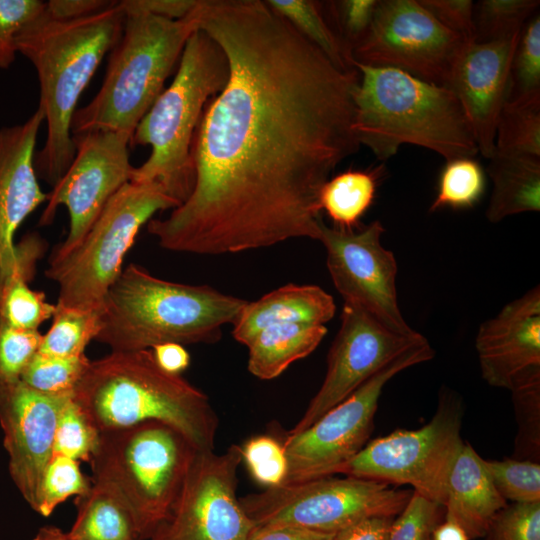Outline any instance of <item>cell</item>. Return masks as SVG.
I'll return each instance as SVG.
<instances>
[{"mask_svg": "<svg viewBox=\"0 0 540 540\" xmlns=\"http://www.w3.org/2000/svg\"><path fill=\"white\" fill-rule=\"evenodd\" d=\"M191 16L229 74L195 133L190 195L148 233L199 255L319 240L321 189L361 146L358 71L337 67L266 1L198 0Z\"/></svg>", "mask_w": 540, "mask_h": 540, "instance_id": "cell-1", "label": "cell"}, {"mask_svg": "<svg viewBox=\"0 0 540 540\" xmlns=\"http://www.w3.org/2000/svg\"><path fill=\"white\" fill-rule=\"evenodd\" d=\"M45 8V7H44ZM125 12L112 7L75 20H55L44 9L16 38L17 51L35 67L46 141L35 153L37 177L52 187L71 165L76 148L71 126L77 102L104 56L118 42Z\"/></svg>", "mask_w": 540, "mask_h": 540, "instance_id": "cell-2", "label": "cell"}, {"mask_svg": "<svg viewBox=\"0 0 540 540\" xmlns=\"http://www.w3.org/2000/svg\"><path fill=\"white\" fill-rule=\"evenodd\" d=\"M247 302L208 285L163 280L129 264L107 291L95 340L113 352L169 342L215 343Z\"/></svg>", "mask_w": 540, "mask_h": 540, "instance_id": "cell-3", "label": "cell"}, {"mask_svg": "<svg viewBox=\"0 0 540 540\" xmlns=\"http://www.w3.org/2000/svg\"><path fill=\"white\" fill-rule=\"evenodd\" d=\"M353 66L359 74L355 131L360 145L378 160L394 156L403 144L434 151L445 161L479 153L467 115L450 88L398 69Z\"/></svg>", "mask_w": 540, "mask_h": 540, "instance_id": "cell-4", "label": "cell"}, {"mask_svg": "<svg viewBox=\"0 0 540 540\" xmlns=\"http://www.w3.org/2000/svg\"><path fill=\"white\" fill-rule=\"evenodd\" d=\"M74 399L100 432L146 421L169 424L198 450H214L218 416L201 390L162 370L151 349L90 361Z\"/></svg>", "mask_w": 540, "mask_h": 540, "instance_id": "cell-5", "label": "cell"}, {"mask_svg": "<svg viewBox=\"0 0 540 540\" xmlns=\"http://www.w3.org/2000/svg\"><path fill=\"white\" fill-rule=\"evenodd\" d=\"M227 58L220 46L197 29L189 37L174 80L141 119L130 145H150L148 159L134 167L131 180L157 183L182 204L194 184L192 145L206 103L225 86Z\"/></svg>", "mask_w": 540, "mask_h": 540, "instance_id": "cell-6", "label": "cell"}, {"mask_svg": "<svg viewBox=\"0 0 540 540\" xmlns=\"http://www.w3.org/2000/svg\"><path fill=\"white\" fill-rule=\"evenodd\" d=\"M196 30L190 14L173 20L125 12L123 31L110 51L102 86L87 105L76 110L72 137L101 130L132 138Z\"/></svg>", "mask_w": 540, "mask_h": 540, "instance_id": "cell-7", "label": "cell"}, {"mask_svg": "<svg viewBox=\"0 0 540 540\" xmlns=\"http://www.w3.org/2000/svg\"><path fill=\"white\" fill-rule=\"evenodd\" d=\"M197 450L183 433L159 421L106 430L89 461L92 482L118 496L140 540L150 539L167 518Z\"/></svg>", "mask_w": 540, "mask_h": 540, "instance_id": "cell-8", "label": "cell"}, {"mask_svg": "<svg viewBox=\"0 0 540 540\" xmlns=\"http://www.w3.org/2000/svg\"><path fill=\"white\" fill-rule=\"evenodd\" d=\"M178 206L157 183L129 181L122 186L81 243L64 257L48 260L45 275L58 286L56 305L101 310L141 227L156 212Z\"/></svg>", "mask_w": 540, "mask_h": 540, "instance_id": "cell-9", "label": "cell"}, {"mask_svg": "<svg viewBox=\"0 0 540 540\" xmlns=\"http://www.w3.org/2000/svg\"><path fill=\"white\" fill-rule=\"evenodd\" d=\"M413 491L346 476L266 488L239 498L254 525H292L336 533L369 517H396Z\"/></svg>", "mask_w": 540, "mask_h": 540, "instance_id": "cell-10", "label": "cell"}, {"mask_svg": "<svg viewBox=\"0 0 540 540\" xmlns=\"http://www.w3.org/2000/svg\"><path fill=\"white\" fill-rule=\"evenodd\" d=\"M462 413L456 394L443 391L427 424L370 441L339 473L390 485H410L443 506L449 473L464 444L460 435Z\"/></svg>", "mask_w": 540, "mask_h": 540, "instance_id": "cell-11", "label": "cell"}, {"mask_svg": "<svg viewBox=\"0 0 540 540\" xmlns=\"http://www.w3.org/2000/svg\"><path fill=\"white\" fill-rule=\"evenodd\" d=\"M433 357L434 350L428 341L414 347L385 365L311 426L297 434H287L282 442L287 459V474L282 484L339 473L368 443L387 382L401 371Z\"/></svg>", "mask_w": 540, "mask_h": 540, "instance_id": "cell-12", "label": "cell"}, {"mask_svg": "<svg viewBox=\"0 0 540 540\" xmlns=\"http://www.w3.org/2000/svg\"><path fill=\"white\" fill-rule=\"evenodd\" d=\"M466 44L419 0H379L371 27L352 50L351 58L356 63L398 69L446 86Z\"/></svg>", "mask_w": 540, "mask_h": 540, "instance_id": "cell-13", "label": "cell"}, {"mask_svg": "<svg viewBox=\"0 0 540 540\" xmlns=\"http://www.w3.org/2000/svg\"><path fill=\"white\" fill-rule=\"evenodd\" d=\"M242 449L197 450L178 496L151 540H248L255 529L236 496Z\"/></svg>", "mask_w": 540, "mask_h": 540, "instance_id": "cell-14", "label": "cell"}, {"mask_svg": "<svg viewBox=\"0 0 540 540\" xmlns=\"http://www.w3.org/2000/svg\"><path fill=\"white\" fill-rule=\"evenodd\" d=\"M131 137L122 132L92 131L73 136L74 159L47 193V204L39 225H50L60 205L67 208L69 231L49 259H59L83 240L108 201L131 180L134 167L129 160Z\"/></svg>", "mask_w": 540, "mask_h": 540, "instance_id": "cell-15", "label": "cell"}, {"mask_svg": "<svg viewBox=\"0 0 540 540\" xmlns=\"http://www.w3.org/2000/svg\"><path fill=\"white\" fill-rule=\"evenodd\" d=\"M425 342L411 327L398 328L359 305L344 302L322 385L288 435L311 426L385 365Z\"/></svg>", "mask_w": 540, "mask_h": 540, "instance_id": "cell-16", "label": "cell"}, {"mask_svg": "<svg viewBox=\"0 0 540 540\" xmlns=\"http://www.w3.org/2000/svg\"><path fill=\"white\" fill-rule=\"evenodd\" d=\"M385 232L374 220L360 229L321 226L331 279L344 302L353 303L398 328L410 327L397 298V262L381 244Z\"/></svg>", "mask_w": 540, "mask_h": 540, "instance_id": "cell-17", "label": "cell"}, {"mask_svg": "<svg viewBox=\"0 0 540 540\" xmlns=\"http://www.w3.org/2000/svg\"><path fill=\"white\" fill-rule=\"evenodd\" d=\"M70 397L43 394L21 380L0 385V426L9 473L32 509L53 454L60 411Z\"/></svg>", "mask_w": 540, "mask_h": 540, "instance_id": "cell-18", "label": "cell"}, {"mask_svg": "<svg viewBox=\"0 0 540 540\" xmlns=\"http://www.w3.org/2000/svg\"><path fill=\"white\" fill-rule=\"evenodd\" d=\"M519 34L466 44L446 85L467 115L479 153L488 159L494 154L497 121L506 100L510 63Z\"/></svg>", "mask_w": 540, "mask_h": 540, "instance_id": "cell-19", "label": "cell"}, {"mask_svg": "<svg viewBox=\"0 0 540 540\" xmlns=\"http://www.w3.org/2000/svg\"><path fill=\"white\" fill-rule=\"evenodd\" d=\"M475 348L482 378L510 389L528 371L540 368V287L534 286L484 321Z\"/></svg>", "mask_w": 540, "mask_h": 540, "instance_id": "cell-20", "label": "cell"}, {"mask_svg": "<svg viewBox=\"0 0 540 540\" xmlns=\"http://www.w3.org/2000/svg\"><path fill=\"white\" fill-rule=\"evenodd\" d=\"M43 121V111L38 107L24 123L0 129V280L16 263L17 229L47 201L34 167L37 136Z\"/></svg>", "mask_w": 540, "mask_h": 540, "instance_id": "cell-21", "label": "cell"}, {"mask_svg": "<svg viewBox=\"0 0 540 540\" xmlns=\"http://www.w3.org/2000/svg\"><path fill=\"white\" fill-rule=\"evenodd\" d=\"M506 505L493 484L485 459L464 442L446 483L445 519L457 523L468 539L484 537L494 515Z\"/></svg>", "mask_w": 540, "mask_h": 540, "instance_id": "cell-22", "label": "cell"}, {"mask_svg": "<svg viewBox=\"0 0 540 540\" xmlns=\"http://www.w3.org/2000/svg\"><path fill=\"white\" fill-rule=\"evenodd\" d=\"M336 311L333 297L316 285L288 284L247 302L236 318L232 334L245 346L264 328L286 323L325 325Z\"/></svg>", "mask_w": 540, "mask_h": 540, "instance_id": "cell-23", "label": "cell"}, {"mask_svg": "<svg viewBox=\"0 0 540 540\" xmlns=\"http://www.w3.org/2000/svg\"><path fill=\"white\" fill-rule=\"evenodd\" d=\"M44 251L37 234L25 236L18 244L13 269L0 281V323L25 330H38L52 318L56 304L48 302L43 291L34 290L29 282Z\"/></svg>", "mask_w": 540, "mask_h": 540, "instance_id": "cell-24", "label": "cell"}, {"mask_svg": "<svg viewBox=\"0 0 540 540\" xmlns=\"http://www.w3.org/2000/svg\"><path fill=\"white\" fill-rule=\"evenodd\" d=\"M487 173L493 188L485 212L491 223L540 211V159L493 154Z\"/></svg>", "mask_w": 540, "mask_h": 540, "instance_id": "cell-25", "label": "cell"}, {"mask_svg": "<svg viewBox=\"0 0 540 540\" xmlns=\"http://www.w3.org/2000/svg\"><path fill=\"white\" fill-rule=\"evenodd\" d=\"M327 333L325 325L286 323L264 328L247 346L249 372L262 380L281 375L311 354Z\"/></svg>", "mask_w": 540, "mask_h": 540, "instance_id": "cell-26", "label": "cell"}, {"mask_svg": "<svg viewBox=\"0 0 540 540\" xmlns=\"http://www.w3.org/2000/svg\"><path fill=\"white\" fill-rule=\"evenodd\" d=\"M75 505L77 516L67 533L71 540H140L129 509L107 487L92 482Z\"/></svg>", "mask_w": 540, "mask_h": 540, "instance_id": "cell-27", "label": "cell"}, {"mask_svg": "<svg viewBox=\"0 0 540 540\" xmlns=\"http://www.w3.org/2000/svg\"><path fill=\"white\" fill-rule=\"evenodd\" d=\"M384 167L373 170H347L329 179L321 189L320 210H324L335 226L355 228L372 205Z\"/></svg>", "mask_w": 540, "mask_h": 540, "instance_id": "cell-28", "label": "cell"}, {"mask_svg": "<svg viewBox=\"0 0 540 540\" xmlns=\"http://www.w3.org/2000/svg\"><path fill=\"white\" fill-rule=\"evenodd\" d=\"M494 146V154L540 159V97L504 103Z\"/></svg>", "mask_w": 540, "mask_h": 540, "instance_id": "cell-29", "label": "cell"}, {"mask_svg": "<svg viewBox=\"0 0 540 540\" xmlns=\"http://www.w3.org/2000/svg\"><path fill=\"white\" fill-rule=\"evenodd\" d=\"M266 3L337 67L343 70L356 69L337 34L325 19L320 4L309 0H267Z\"/></svg>", "mask_w": 540, "mask_h": 540, "instance_id": "cell-30", "label": "cell"}, {"mask_svg": "<svg viewBox=\"0 0 540 540\" xmlns=\"http://www.w3.org/2000/svg\"><path fill=\"white\" fill-rule=\"evenodd\" d=\"M101 310H78L56 305L49 330L43 334L38 352L58 358L85 354L100 329Z\"/></svg>", "mask_w": 540, "mask_h": 540, "instance_id": "cell-31", "label": "cell"}, {"mask_svg": "<svg viewBox=\"0 0 540 540\" xmlns=\"http://www.w3.org/2000/svg\"><path fill=\"white\" fill-rule=\"evenodd\" d=\"M485 188V172L474 157L446 160L439 174L436 196L429 212L443 208H472L484 195Z\"/></svg>", "mask_w": 540, "mask_h": 540, "instance_id": "cell-32", "label": "cell"}, {"mask_svg": "<svg viewBox=\"0 0 540 540\" xmlns=\"http://www.w3.org/2000/svg\"><path fill=\"white\" fill-rule=\"evenodd\" d=\"M540 97V15L524 24L515 46L508 75L505 102Z\"/></svg>", "mask_w": 540, "mask_h": 540, "instance_id": "cell-33", "label": "cell"}, {"mask_svg": "<svg viewBox=\"0 0 540 540\" xmlns=\"http://www.w3.org/2000/svg\"><path fill=\"white\" fill-rule=\"evenodd\" d=\"M539 0H480L474 3V42L484 43L519 34L537 12Z\"/></svg>", "mask_w": 540, "mask_h": 540, "instance_id": "cell-34", "label": "cell"}, {"mask_svg": "<svg viewBox=\"0 0 540 540\" xmlns=\"http://www.w3.org/2000/svg\"><path fill=\"white\" fill-rule=\"evenodd\" d=\"M89 364L90 360L86 354L72 358H58L37 352L20 380L43 394L74 396Z\"/></svg>", "mask_w": 540, "mask_h": 540, "instance_id": "cell-35", "label": "cell"}, {"mask_svg": "<svg viewBox=\"0 0 540 540\" xmlns=\"http://www.w3.org/2000/svg\"><path fill=\"white\" fill-rule=\"evenodd\" d=\"M91 486L80 469L79 461L53 454L44 469L33 510L48 517L67 498L81 496Z\"/></svg>", "mask_w": 540, "mask_h": 540, "instance_id": "cell-36", "label": "cell"}, {"mask_svg": "<svg viewBox=\"0 0 540 540\" xmlns=\"http://www.w3.org/2000/svg\"><path fill=\"white\" fill-rule=\"evenodd\" d=\"M99 431L73 397L63 405L54 435L53 454L89 462ZM52 454V455H53Z\"/></svg>", "mask_w": 540, "mask_h": 540, "instance_id": "cell-37", "label": "cell"}, {"mask_svg": "<svg viewBox=\"0 0 540 540\" xmlns=\"http://www.w3.org/2000/svg\"><path fill=\"white\" fill-rule=\"evenodd\" d=\"M499 494L514 503L540 502V464L531 460H485Z\"/></svg>", "mask_w": 540, "mask_h": 540, "instance_id": "cell-38", "label": "cell"}, {"mask_svg": "<svg viewBox=\"0 0 540 540\" xmlns=\"http://www.w3.org/2000/svg\"><path fill=\"white\" fill-rule=\"evenodd\" d=\"M43 334L39 330H25L0 323V385L21 379L38 352Z\"/></svg>", "mask_w": 540, "mask_h": 540, "instance_id": "cell-39", "label": "cell"}, {"mask_svg": "<svg viewBox=\"0 0 540 540\" xmlns=\"http://www.w3.org/2000/svg\"><path fill=\"white\" fill-rule=\"evenodd\" d=\"M242 449V460L252 477L267 488L281 485L287 474V459L283 445L270 436H256Z\"/></svg>", "mask_w": 540, "mask_h": 540, "instance_id": "cell-40", "label": "cell"}, {"mask_svg": "<svg viewBox=\"0 0 540 540\" xmlns=\"http://www.w3.org/2000/svg\"><path fill=\"white\" fill-rule=\"evenodd\" d=\"M485 540H540V502L513 503L492 518Z\"/></svg>", "mask_w": 540, "mask_h": 540, "instance_id": "cell-41", "label": "cell"}, {"mask_svg": "<svg viewBox=\"0 0 540 540\" xmlns=\"http://www.w3.org/2000/svg\"><path fill=\"white\" fill-rule=\"evenodd\" d=\"M44 7L45 2L40 0H0V69L14 63L18 33Z\"/></svg>", "mask_w": 540, "mask_h": 540, "instance_id": "cell-42", "label": "cell"}, {"mask_svg": "<svg viewBox=\"0 0 540 540\" xmlns=\"http://www.w3.org/2000/svg\"><path fill=\"white\" fill-rule=\"evenodd\" d=\"M440 506L413 491L404 509L393 519L387 540H426L437 525Z\"/></svg>", "mask_w": 540, "mask_h": 540, "instance_id": "cell-43", "label": "cell"}, {"mask_svg": "<svg viewBox=\"0 0 540 540\" xmlns=\"http://www.w3.org/2000/svg\"><path fill=\"white\" fill-rule=\"evenodd\" d=\"M378 3L379 0H342L330 4L340 42L350 58L352 50L368 33Z\"/></svg>", "mask_w": 540, "mask_h": 540, "instance_id": "cell-44", "label": "cell"}, {"mask_svg": "<svg viewBox=\"0 0 540 540\" xmlns=\"http://www.w3.org/2000/svg\"><path fill=\"white\" fill-rule=\"evenodd\" d=\"M444 27L466 42H474V2L471 0H419Z\"/></svg>", "mask_w": 540, "mask_h": 540, "instance_id": "cell-45", "label": "cell"}, {"mask_svg": "<svg viewBox=\"0 0 540 540\" xmlns=\"http://www.w3.org/2000/svg\"><path fill=\"white\" fill-rule=\"evenodd\" d=\"M198 0H123L119 1L124 12H143L178 20L187 17Z\"/></svg>", "mask_w": 540, "mask_h": 540, "instance_id": "cell-46", "label": "cell"}, {"mask_svg": "<svg viewBox=\"0 0 540 540\" xmlns=\"http://www.w3.org/2000/svg\"><path fill=\"white\" fill-rule=\"evenodd\" d=\"M116 2L107 0H50L45 2L44 12L55 20H75L108 9Z\"/></svg>", "mask_w": 540, "mask_h": 540, "instance_id": "cell-47", "label": "cell"}, {"mask_svg": "<svg viewBox=\"0 0 540 540\" xmlns=\"http://www.w3.org/2000/svg\"><path fill=\"white\" fill-rule=\"evenodd\" d=\"M394 518H365L336 532L331 540H387Z\"/></svg>", "mask_w": 540, "mask_h": 540, "instance_id": "cell-48", "label": "cell"}, {"mask_svg": "<svg viewBox=\"0 0 540 540\" xmlns=\"http://www.w3.org/2000/svg\"><path fill=\"white\" fill-rule=\"evenodd\" d=\"M334 534L292 525H266L255 526L248 540H331Z\"/></svg>", "mask_w": 540, "mask_h": 540, "instance_id": "cell-49", "label": "cell"}, {"mask_svg": "<svg viewBox=\"0 0 540 540\" xmlns=\"http://www.w3.org/2000/svg\"><path fill=\"white\" fill-rule=\"evenodd\" d=\"M157 365L167 373L181 375L190 364V355L183 345L162 343L151 348Z\"/></svg>", "mask_w": 540, "mask_h": 540, "instance_id": "cell-50", "label": "cell"}, {"mask_svg": "<svg viewBox=\"0 0 540 540\" xmlns=\"http://www.w3.org/2000/svg\"><path fill=\"white\" fill-rule=\"evenodd\" d=\"M430 540H469L464 530L454 521L445 519L437 524L431 534Z\"/></svg>", "mask_w": 540, "mask_h": 540, "instance_id": "cell-51", "label": "cell"}, {"mask_svg": "<svg viewBox=\"0 0 540 540\" xmlns=\"http://www.w3.org/2000/svg\"><path fill=\"white\" fill-rule=\"evenodd\" d=\"M33 540H71L67 533L55 526L41 527Z\"/></svg>", "mask_w": 540, "mask_h": 540, "instance_id": "cell-52", "label": "cell"}, {"mask_svg": "<svg viewBox=\"0 0 540 540\" xmlns=\"http://www.w3.org/2000/svg\"><path fill=\"white\" fill-rule=\"evenodd\" d=\"M426 540H430V536Z\"/></svg>", "mask_w": 540, "mask_h": 540, "instance_id": "cell-53", "label": "cell"}]
</instances>
